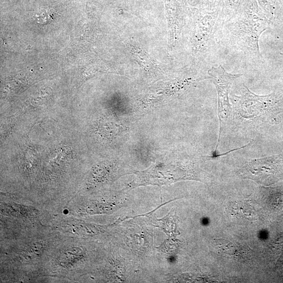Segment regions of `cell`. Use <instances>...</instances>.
<instances>
[{"label":"cell","mask_w":283,"mask_h":283,"mask_svg":"<svg viewBox=\"0 0 283 283\" xmlns=\"http://www.w3.org/2000/svg\"><path fill=\"white\" fill-rule=\"evenodd\" d=\"M243 86L241 95L235 96L237 110L242 118L250 122L278 124L282 110L281 94L258 95Z\"/></svg>","instance_id":"7a4b0ae2"},{"label":"cell","mask_w":283,"mask_h":283,"mask_svg":"<svg viewBox=\"0 0 283 283\" xmlns=\"http://www.w3.org/2000/svg\"><path fill=\"white\" fill-rule=\"evenodd\" d=\"M84 257L83 250L80 248H73L63 252L58 257L59 264L64 267H71L81 261Z\"/></svg>","instance_id":"5b68a950"},{"label":"cell","mask_w":283,"mask_h":283,"mask_svg":"<svg viewBox=\"0 0 283 283\" xmlns=\"http://www.w3.org/2000/svg\"><path fill=\"white\" fill-rule=\"evenodd\" d=\"M265 18L246 16L230 19L223 23L222 38L226 39L230 47L251 61L260 60L259 39L269 28Z\"/></svg>","instance_id":"6da1fadb"},{"label":"cell","mask_w":283,"mask_h":283,"mask_svg":"<svg viewBox=\"0 0 283 283\" xmlns=\"http://www.w3.org/2000/svg\"><path fill=\"white\" fill-rule=\"evenodd\" d=\"M283 168V156L278 155L251 160L242 165L239 174L243 179L264 184L271 177L279 174Z\"/></svg>","instance_id":"277c9868"},{"label":"cell","mask_w":283,"mask_h":283,"mask_svg":"<svg viewBox=\"0 0 283 283\" xmlns=\"http://www.w3.org/2000/svg\"><path fill=\"white\" fill-rule=\"evenodd\" d=\"M210 79L215 85L218 94V113L219 121V135L214 154L216 155L222 133L227 124L232 110L229 102V94L234 81L242 74H231L226 72L221 66L212 67L209 71Z\"/></svg>","instance_id":"3957f363"},{"label":"cell","mask_w":283,"mask_h":283,"mask_svg":"<svg viewBox=\"0 0 283 283\" xmlns=\"http://www.w3.org/2000/svg\"><path fill=\"white\" fill-rule=\"evenodd\" d=\"M233 212L240 217H251L253 214V209L247 203L235 202L231 206Z\"/></svg>","instance_id":"8992f818"}]
</instances>
